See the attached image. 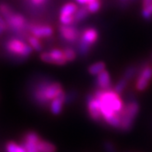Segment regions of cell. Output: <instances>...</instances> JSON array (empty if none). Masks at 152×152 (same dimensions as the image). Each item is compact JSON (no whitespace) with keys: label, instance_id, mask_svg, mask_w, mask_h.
<instances>
[{"label":"cell","instance_id":"obj_1","mask_svg":"<svg viewBox=\"0 0 152 152\" xmlns=\"http://www.w3.org/2000/svg\"><path fill=\"white\" fill-rule=\"evenodd\" d=\"M93 95L99 100L102 121L110 125L113 120L121 116L124 103L120 94L115 92L114 89L98 88Z\"/></svg>","mask_w":152,"mask_h":152},{"label":"cell","instance_id":"obj_2","mask_svg":"<svg viewBox=\"0 0 152 152\" xmlns=\"http://www.w3.org/2000/svg\"><path fill=\"white\" fill-rule=\"evenodd\" d=\"M62 86L58 82L50 79H41L34 86L33 97L40 106H49L51 100L63 92Z\"/></svg>","mask_w":152,"mask_h":152},{"label":"cell","instance_id":"obj_3","mask_svg":"<svg viewBox=\"0 0 152 152\" xmlns=\"http://www.w3.org/2000/svg\"><path fill=\"white\" fill-rule=\"evenodd\" d=\"M4 47L10 55L18 60H26L31 55L34 50L30 44L17 37L9 39L5 43Z\"/></svg>","mask_w":152,"mask_h":152},{"label":"cell","instance_id":"obj_4","mask_svg":"<svg viewBox=\"0 0 152 152\" xmlns=\"http://www.w3.org/2000/svg\"><path fill=\"white\" fill-rule=\"evenodd\" d=\"M139 110H140L139 103L133 98L128 100V102L124 104V109L121 113L120 130L126 132L131 130L134 120L139 113Z\"/></svg>","mask_w":152,"mask_h":152},{"label":"cell","instance_id":"obj_5","mask_svg":"<svg viewBox=\"0 0 152 152\" xmlns=\"http://www.w3.org/2000/svg\"><path fill=\"white\" fill-rule=\"evenodd\" d=\"M152 79V67L148 64L139 68L137 76L135 88L137 91L145 90Z\"/></svg>","mask_w":152,"mask_h":152},{"label":"cell","instance_id":"obj_6","mask_svg":"<svg viewBox=\"0 0 152 152\" xmlns=\"http://www.w3.org/2000/svg\"><path fill=\"white\" fill-rule=\"evenodd\" d=\"M27 31L29 34L39 39H46L50 37L54 33L53 28L49 25L34 23H27Z\"/></svg>","mask_w":152,"mask_h":152},{"label":"cell","instance_id":"obj_7","mask_svg":"<svg viewBox=\"0 0 152 152\" xmlns=\"http://www.w3.org/2000/svg\"><path fill=\"white\" fill-rule=\"evenodd\" d=\"M40 59L43 61L54 64L57 65H64L68 62L63 50L54 48L48 52H44L40 54Z\"/></svg>","mask_w":152,"mask_h":152},{"label":"cell","instance_id":"obj_8","mask_svg":"<svg viewBox=\"0 0 152 152\" xmlns=\"http://www.w3.org/2000/svg\"><path fill=\"white\" fill-rule=\"evenodd\" d=\"M86 105L88 115L96 122H102V116L100 110V102L93 94H89L86 98Z\"/></svg>","mask_w":152,"mask_h":152},{"label":"cell","instance_id":"obj_9","mask_svg":"<svg viewBox=\"0 0 152 152\" xmlns=\"http://www.w3.org/2000/svg\"><path fill=\"white\" fill-rule=\"evenodd\" d=\"M59 34L62 40L68 43L78 42L80 37L81 32L72 25H60Z\"/></svg>","mask_w":152,"mask_h":152},{"label":"cell","instance_id":"obj_10","mask_svg":"<svg viewBox=\"0 0 152 152\" xmlns=\"http://www.w3.org/2000/svg\"><path fill=\"white\" fill-rule=\"evenodd\" d=\"M40 139V137L36 132L30 131L24 136L23 146L25 148L26 152H39L37 143Z\"/></svg>","mask_w":152,"mask_h":152},{"label":"cell","instance_id":"obj_11","mask_svg":"<svg viewBox=\"0 0 152 152\" xmlns=\"http://www.w3.org/2000/svg\"><path fill=\"white\" fill-rule=\"evenodd\" d=\"M99 37V33L96 28L88 27L81 31L80 37L78 41L83 42L92 47L97 41Z\"/></svg>","mask_w":152,"mask_h":152},{"label":"cell","instance_id":"obj_12","mask_svg":"<svg viewBox=\"0 0 152 152\" xmlns=\"http://www.w3.org/2000/svg\"><path fill=\"white\" fill-rule=\"evenodd\" d=\"M64 102H65V92L63 91L60 94L56 96L54 99L51 100L50 102V110L51 113L54 115H59L63 110V106H64Z\"/></svg>","mask_w":152,"mask_h":152},{"label":"cell","instance_id":"obj_13","mask_svg":"<svg viewBox=\"0 0 152 152\" xmlns=\"http://www.w3.org/2000/svg\"><path fill=\"white\" fill-rule=\"evenodd\" d=\"M96 86L99 89H109L111 88L112 81L107 71L103 70L96 75Z\"/></svg>","mask_w":152,"mask_h":152},{"label":"cell","instance_id":"obj_14","mask_svg":"<svg viewBox=\"0 0 152 152\" xmlns=\"http://www.w3.org/2000/svg\"><path fill=\"white\" fill-rule=\"evenodd\" d=\"M78 6L74 2H68L60 10V16H73L78 10Z\"/></svg>","mask_w":152,"mask_h":152},{"label":"cell","instance_id":"obj_15","mask_svg":"<svg viewBox=\"0 0 152 152\" xmlns=\"http://www.w3.org/2000/svg\"><path fill=\"white\" fill-rule=\"evenodd\" d=\"M39 152H56V147L52 143L40 139L37 143Z\"/></svg>","mask_w":152,"mask_h":152},{"label":"cell","instance_id":"obj_16","mask_svg":"<svg viewBox=\"0 0 152 152\" xmlns=\"http://www.w3.org/2000/svg\"><path fill=\"white\" fill-rule=\"evenodd\" d=\"M90 14V12L88 10L86 6H82L80 9H78L75 13V23H80L86 20Z\"/></svg>","mask_w":152,"mask_h":152},{"label":"cell","instance_id":"obj_17","mask_svg":"<svg viewBox=\"0 0 152 152\" xmlns=\"http://www.w3.org/2000/svg\"><path fill=\"white\" fill-rule=\"evenodd\" d=\"M105 68H106L105 63L102 61H99L92 64V65L88 67V71L89 72V74H91L92 75H97L99 73L105 70Z\"/></svg>","mask_w":152,"mask_h":152},{"label":"cell","instance_id":"obj_18","mask_svg":"<svg viewBox=\"0 0 152 152\" xmlns=\"http://www.w3.org/2000/svg\"><path fill=\"white\" fill-rule=\"evenodd\" d=\"M26 40H27V42L29 43L30 46L32 47L33 49L36 50V51H40L43 49L42 44L40 41L39 38L33 36L31 34H29V36L27 37Z\"/></svg>","mask_w":152,"mask_h":152},{"label":"cell","instance_id":"obj_19","mask_svg":"<svg viewBox=\"0 0 152 152\" xmlns=\"http://www.w3.org/2000/svg\"><path fill=\"white\" fill-rule=\"evenodd\" d=\"M138 70H139V68L137 66H135V65H130L128 68H126V69L125 70L124 73V75H123V78H125L126 80H127L129 82L130 80H131L134 76H136L138 73Z\"/></svg>","mask_w":152,"mask_h":152},{"label":"cell","instance_id":"obj_20","mask_svg":"<svg viewBox=\"0 0 152 152\" xmlns=\"http://www.w3.org/2000/svg\"><path fill=\"white\" fill-rule=\"evenodd\" d=\"M6 152H26V149L22 145H19L15 142L10 141L6 145Z\"/></svg>","mask_w":152,"mask_h":152},{"label":"cell","instance_id":"obj_21","mask_svg":"<svg viewBox=\"0 0 152 152\" xmlns=\"http://www.w3.org/2000/svg\"><path fill=\"white\" fill-rule=\"evenodd\" d=\"M14 12H15L13 11V10L9 5L6 4V3H1L0 4V14L2 15V17L5 20H7Z\"/></svg>","mask_w":152,"mask_h":152},{"label":"cell","instance_id":"obj_22","mask_svg":"<svg viewBox=\"0 0 152 152\" xmlns=\"http://www.w3.org/2000/svg\"><path fill=\"white\" fill-rule=\"evenodd\" d=\"M127 83H128V81L126 80L125 78H120V80L116 82L115 86H114V91L117 92L118 94H121L125 90V88H126V86H127Z\"/></svg>","mask_w":152,"mask_h":152},{"label":"cell","instance_id":"obj_23","mask_svg":"<svg viewBox=\"0 0 152 152\" xmlns=\"http://www.w3.org/2000/svg\"><path fill=\"white\" fill-rule=\"evenodd\" d=\"M63 51H64V54L65 55V58H66L68 62L73 61L75 60L77 54H76V51L73 48L68 47V48H64Z\"/></svg>","mask_w":152,"mask_h":152},{"label":"cell","instance_id":"obj_24","mask_svg":"<svg viewBox=\"0 0 152 152\" xmlns=\"http://www.w3.org/2000/svg\"><path fill=\"white\" fill-rule=\"evenodd\" d=\"M86 7H87V9H88L90 13H96L101 8L100 0H94V1H92L90 3H88V5H86Z\"/></svg>","mask_w":152,"mask_h":152},{"label":"cell","instance_id":"obj_25","mask_svg":"<svg viewBox=\"0 0 152 152\" xmlns=\"http://www.w3.org/2000/svg\"><path fill=\"white\" fill-rule=\"evenodd\" d=\"M143 18L146 20H151L152 19V4L150 6L143 7L141 12Z\"/></svg>","mask_w":152,"mask_h":152},{"label":"cell","instance_id":"obj_26","mask_svg":"<svg viewBox=\"0 0 152 152\" xmlns=\"http://www.w3.org/2000/svg\"><path fill=\"white\" fill-rule=\"evenodd\" d=\"M59 20L62 25H72L75 23V16H60Z\"/></svg>","mask_w":152,"mask_h":152},{"label":"cell","instance_id":"obj_27","mask_svg":"<svg viewBox=\"0 0 152 152\" xmlns=\"http://www.w3.org/2000/svg\"><path fill=\"white\" fill-rule=\"evenodd\" d=\"M76 98H77V92L75 91H71L68 94H65V103H71L75 101Z\"/></svg>","mask_w":152,"mask_h":152},{"label":"cell","instance_id":"obj_28","mask_svg":"<svg viewBox=\"0 0 152 152\" xmlns=\"http://www.w3.org/2000/svg\"><path fill=\"white\" fill-rule=\"evenodd\" d=\"M104 148L106 152H116L114 144L110 141H106L104 143Z\"/></svg>","mask_w":152,"mask_h":152},{"label":"cell","instance_id":"obj_29","mask_svg":"<svg viewBox=\"0 0 152 152\" xmlns=\"http://www.w3.org/2000/svg\"><path fill=\"white\" fill-rule=\"evenodd\" d=\"M30 2L33 4V6L39 7V6L44 5L46 2V0H30Z\"/></svg>","mask_w":152,"mask_h":152},{"label":"cell","instance_id":"obj_30","mask_svg":"<svg viewBox=\"0 0 152 152\" xmlns=\"http://www.w3.org/2000/svg\"><path fill=\"white\" fill-rule=\"evenodd\" d=\"M0 26H2L6 30H8V24H7L6 20L2 17V16L1 14H0Z\"/></svg>","mask_w":152,"mask_h":152},{"label":"cell","instance_id":"obj_31","mask_svg":"<svg viewBox=\"0 0 152 152\" xmlns=\"http://www.w3.org/2000/svg\"><path fill=\"white\" fill-rule=\"evenodd\" d=\"M75 1L77 3L82 5V6H86V5H88V3H90L91 2L94 1V0H75Z\"/></svg>","mask_w":152,"mask_h":152},{"label":"cell","instance_id":"obj_32","mask_svg":"<svg viewBox=\"0 0 152 152\" xmlns=\"http://www.w3.org/2000/svg\"><path fill=\"white\" fill-rule=\"evenodd\" d=\"M143 7H146V6H150L152 4V0H142Z\"/></svg>","mask_w":152,"mask_h":152},{"label":"cell","instance_id":"obj_33","mask_svg":"<svg viewBox=\"0 0 152 152\" xmlns=\"http://www.w3.org/2000/svg\"><path fill=\"white\" fill-rule=\"evenodd\" d=\"M5 30H5V29L3 28L2 26H0V35H2V34H3V32H4Z\"/></svg>","mask_w":152,"mask_h":152},{"label":"cell","instance_id":"obj_34","mask_svg":"<svg viewBox=\"0 0 152 152\" xmlns=\"http://www.w3.org/2000/svg\"><path fill=\"white\" fill-rule=\"evenodd\" d=\"M122 1H126V0H122Z\"/></svg>","mask_w":152,"mask_h":152}]
</instances>
